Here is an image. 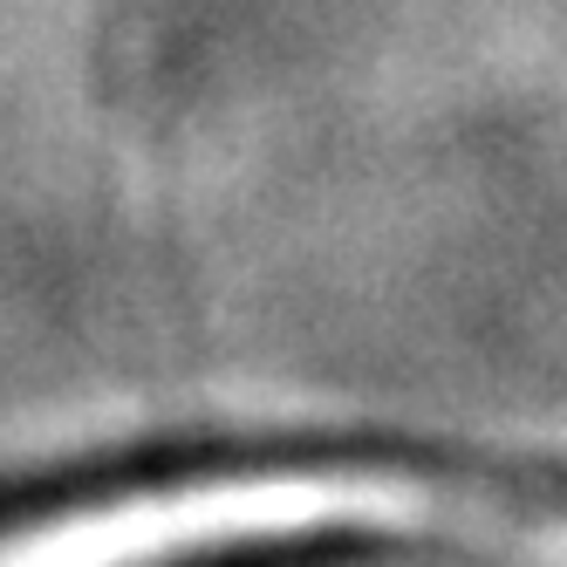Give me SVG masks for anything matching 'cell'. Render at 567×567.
I'll return each mask as SVG.
<instances>
[{"instance_id": "obj_1", "label": "cell", "mask_w": 567, "mask_h": 567, "mask_svg": "<svg viewBox=\"0 0 567 567\" xmlns=\"http://www.w3.org/2000/svg\"><path fill=\"white\" fill-rule=\"evenodd\" d=\"M431 478H465L417 458H329L274 472H178L131 478L0 526V567H198L267 547L377 540L390 499Z\"/></svg>"}]
</instances>
